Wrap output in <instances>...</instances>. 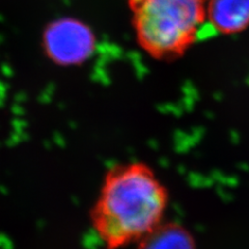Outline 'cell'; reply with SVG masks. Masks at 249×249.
Wrapping results in <instances>:
<instances>
[{
    "mask_svg": "<svg viewBox=\"0 0 249 249\" xmlns=\"http://www.w3.org/2000/svg\"><path fill=\"white\" fill-rule=\"evenodd\" d=\"M169 202L166 186L143 162L108 169L93 207V230L107 249L136 244L162 221Z\"/></svg>",
    "mask_w": 249,
    "mask_h": 249,
    "instance_id": "1",
    "label": "cell"
},
{
    "mask_svg": "<svg viewBox=\"0 0 249 249\" xmlns=\"http://www.w3.org/2000/svg\"><path fill=\"white\" fill-rule=\"evenodd\" d=\"M208 0H127L139 48L163 62L183 57L207 21Z\"/></svg>",
    "mask_w": 249,
    "mask_h": 249,
    "instance_id": "2",
    "label": "cell"
},
{
    "mask_svg": "<svg viewBox=\"0 0 249 249\" xmlns=\"http://www.w3.org/2000/svg\"><path fill=\"white\" fill-rule=\"evenodd\" d=\"M43 46L48 57L62 67L80 66L92 57L97 49V36L87 23L62 17L46 28Z\"/></svg>",
    "mask_w": 249,
    "mask_h": 249,
    "instance_id": "3",
    "label": "cell"
},
{
    "mask_svg": "<svg viewBox=\"0 0 249 249\" xmlns=\"http://www.w3.org/2000/svg\"><path fill=\"white\" fill-rule=\"evenodd\" d=\"M207 21L217 34L243 33L249 27V0H208Z\"/></svg>",
    "mask_w": 249,
    "mask_h": 249,
    "instance_id": "4",
    "label": "cell"
},
{
    "mask_svg": "<svg viewBox=\"0 0 249 249\" xmlns=\"http://www.w3.org/2000/svg\"><path fill=\"white\" fill-rule=\"evenodd\" d=\"M137 249H197L193 233L182 223L162 221L136 243Z\"/></svg>",
    "mask_w": 249,
    "mask_h": 249,
    "instance_id": "5",
    "label": "cell"
}]
</instances>
